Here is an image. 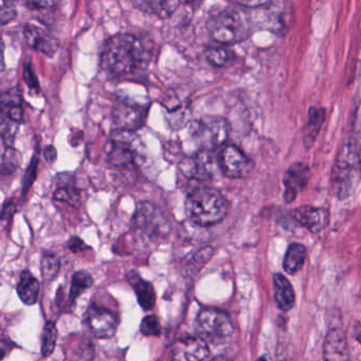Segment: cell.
<instances>
[{
  "instance_id": "6da1fadb",
  "label": "cell",
  "mask_w": 361,
  "mask_h": 361,
  "mask_svg": "<svg viewBox=\"0 0 361 361\" xmlns=\"http://www.w3.org/2000/svg\"><path fill=\"white\" fill-rule=\"evenodd\" d=\"M145 44L130 33L116 35L107 39L101 54V67L111 75H126L145 62Z\"/></svg>"
},
{
  "instance_id": "7a4b0ae2",
  "label": "cell",
  "mask_w": 361,
  "mask_h": 361,
  "mask_svg": "<svg viewBox=\"0 0 361 361\" xmlns=\"http://www.w3.org/2000/svg\"><path fill=\"white\" fill-rule=\"evenodd\" d=\"M185 208L192 223L200 227H211L227 216L229 202L219 190L198 187L188 194Z\"/></svg>"
},
{
  "instance_id": "3957f363",
  "label": "cell",
  "mask_w": 361,
  "mask_h": 361,
  "mask_svg": "<svg viewBox=\"0 0 361 361\" xmlns=\"http://www.w3.org/2000/svg\"><path fill=\"white\" fill-rule=\"evenodd\" d=\"M135 240L140 246L160 244L171 232V224L161 209L149 202H140L132 219Z\"/></svg>"
},
{
  "instance_id": "277c9868",
  "label": "cell",
  "mask_w": 361,
  "mask_h": 361,
  "mask_svg": "<svg viewBox=\"0 0 361 361\" xmlns=\"http://www.w3.org/2000/svg\"><path fill=\"white\" fill-rule=\"evenodd\" d=\"M211 39L221 45H233L246 37V23L240 12L233 8H225L212 14L207 22Z\"/></svg>"
},
{
  "instance_id": "5b68a950",
  "label": "cell",
  "mask_w": 361,
  "mask_h": 361,
  "mask_svg": "<svg viewBox=\"0 0 361 361\" xmlns=\"http://www.w3.org/2000/svg\"><path fill=\"white\" fill-rule=\"evenodd\" d=\"M134 133L117 130L105 143L107 161L115 168L126 169L136 166L142 157V143Z\"/></svg>"
},
{
  "instance_id": "8992f818",
  "label": "cell",
  "mask_w": 361,
  "mask_h": 361,
  "mask_svg": "<svg viewBox=\"0 0 361 361\" xmlns=\"http://www.w3.org/2000/svg\"><path fill=\"white\" fill-rule=\"evenodd\" d=\"M230 133L229 122L219 116H204L194 122L191 128L192 136L200 145V149L209 152L225 147Z\"/></svg>"
},
{
  "instance_id": "52a82bcc",
  "label": "cell",
  "mask_w": 361,
  "mask_h": 361,
  "mask_svg": "<svg viewBox=\"0 0 361 361\" xmlns=\"http://www.w3.org/2000/svg\"><path fill=\"white\" fill-rule=\"evenodd\" d=\"M196 331L204 341L221 344L231 337L234 327L227 312L215 308H202L196 318Z\"/></svg>"
},
{
  "instance_id": "ba28073f",
  "label": "cell",
  "mask_w": 361,
  "mask_h": 361,
  "mask_svg": "<svg viewBox=\"0 0 361 361\" xmlns=\"http://www.w3.org/2000/svg\"><path fill=\"white\" fill-rule=\"evenodd\" d=\"M178 169L185 178L206 180L212 178L216 171H221L219 157L213 152L200 149L195 155L188 156L179 161Z\"/></svg>"
},
{
  "instance_id": "9c48e42d",
  "label": "cell",
  "mask_w": 361,
  "mask_h": 361,
  "mask_svg": "<svg viewBox=\"0 0 361 361\" xmlns=\"http://www.w3.org/2000/svg\"><path fill=\"white\" fill-rule=\"evenodd\" d=\"M217 157L221 172L228 178H247L255 168L252 160L234 145H226L221 147Z\"/></svg>"
},
{
  "instance_id": "30bf717a",
  "label": "cell",
  "mask_w": 361,
  "mask_h": 361,
  "mask_svg": "<svg viewBox=\"0 0 361 361\" xmlns=\"http://www.w3.org/2000/svg\"><path fill=\"white\" fill-rule=\"evenodd\" d=\"M147 113L143 105L120 99L114 104L111 118L117 130L135 133L145 126Z\"/></svg>"
},
{
  "instance_id": "8fae6325",
  "label": "cell",
  "mask_w": 361,
  "mask_h": 361,
  "mask_svg": "<svg viewBox=\"0 0 361 361\" xmlns=\"http://www.w3.org/2000/svg\"><path fill=\"white\" fill-rule=\"evenodd\" d=\"M86 323L94 337L109 339L114 337L118 327V318L114 312L102 306L92 304L86 312Z\"/></svg>"
},
{
  "instance_id": "7c38bea8",
  "label": "cell",
  "mask_w": 361,
  "mask_h": 361,
  "mask_svg": "<svg viewBox=\"0 0 361 361\" xmlns=\"http://www.w3.org/2000/svg\"><path fill=\"white\" fill-rule=\"evenodd\" d=\"M291 217L301 227L312 233H319L329 226L331 221L329 211L321 207L302 206L290 211Z\"/></svg>"
},
{
  "instance_id": "4fadbf2b",
  "label": "cell",
  "mask_w": 361,
  "mask_h": 361,
  "mask_svg": "<svg viewBox=\"0 0 361 361\" xmlns=\"http://www.w3.org/2000/svg\"><path fill=\"white\" fill-rule=\"evenodd\" d=\"M310 178V166L303 162H295L285 172L284 200L287 204L295 202L300 192L303 191Z\"/></svg>"
},
{
  "instance_id": "5bb4252c",
  "label": "cell",
  "mask_w": 361,
  "mask_h": 361,
  "mask_svg": "<svg viewBox=\"0 0 361 361\" xmlns=\"http://www.w3.org/2000/svg\"><path fill=\"white\" fill-rule=\"evenodd\" d=\"M24 35L27 44L35 51L45 56H54L60 48V41L56 37L35 25L27 24L24 28Z\"/></svg>"
},
{
  "instance_id": "9a60e30c",
  "label": "cell",
  "mask_w": 361,
  "mask_h": 361,
  "mask_svg": "<svg viewBox=\"0 0 361 361\" xmlns=\"http://www.w3.org/2000/svg\"><path fill=\"white\" fill-rule=\"evenodd\" d=\"M323 358L324 361H352L345 334L339 327H331L327 331Z\"/></svg>"
},
{
  "instance_id": "2e32d148",
  "label": "cell",
  "mask_w": 361,
  "mask_h": 361,
  "mask_svg": "<svg viewBox=\"0 0 361 361\" xmlns=\"http://www.w3.org/2000/svg\"><path fill=\"white\" fill-rule=\"evenodd\" d=\"M174 354L178 361H204L208 358L210 350L200 336H187L177 342Z\"/></svg>"
},
{
  "instance_id": "e0dca14e",
  "label": "cell",
  "mask_w": 361,
  "mask_h": 361,
  "mask_svg": "<svg viewBox=\"0 0 361 361\" xmlns=\"http://www.w3.org/2000/svg\"><path fill=\"white\" fill-rule=\"evenodd\" d=\"M334 189L340 198L350 196L355 180V166L346 159L345 155H342L341 161H338L336 170L334 171Z\"/></svg>"
},
{
  "instance_id": "ac0fdd59",
  "label": "cell",
  "mask_w": 361,
  "mask_h": 361,
  "mask_svg": "<svg viewBox=\"0 0 361 361\" xmlns=\"http://www.w3.org/2000/svg\"><path fill=\"white\" fill-rule=\"evenodd\" d=\"M22 101V92L20 87H13L4 92L1 96L3 117L16 124L24 121Z\"/></svg>"
},
{
  "instance_id": "d6986e66",
  "label": "cell",
  "mask_w": 361,
  "mask_h": 361,
  "mask_svg": "<svg viewBox=\"0 0 361 361\" xmlns=\"http://www.w3.org/2000/svg\"><path fill=\"white\" fill-rule=\"evenodd\" d=\"M274 300L282 312H289L295 306V295L286 276L281 274L274 276Z\"/></svg>"
},
{
  "instance_id": "ffe728a7",
  "label": "cell",
  "mask_w": 361,
  "mask_h": 361,
  "mask_svg": "<svg viewBox=\"0 0 361 361\" xmlns=\"http://www.w3.org/2000/svg\"><path fill=\"white\" fill-rule=\"evenodd\" d=\"M128 281L136 291L139 304L145 310H153L156 304V293L153 285L143 280L138 274L133 272L128 276Z\"/></svg>"
},
{
  "instance_id": "44dd1931",
  "label": "cell",
  "mask_w": 361,
  "mask_h": 361,
  "mask_svg": "<svg viewBox=\"0 0 361 361\" xmlns=\"http://www.w3.org/2000/svg\"><path fill=\"white\" fill-rule=\"evenodd\" d=\"M325 121V109L321 107H312L308 111L307 122L304 126L303 141L306 149L314 145L321 128Z\"/></svg>"
},
{
  "instance_id": "7402d4cb",
  "label": "cell",
  "mask_w": 361,
  "mask_h": 361,
  "mask_svg": "<svg viewBox=\"0 0 361 361\" xmlns=\"http://www.w3.org/2000/svg\"><path fill=\"white\" fill-rule=\"evenodd\" d=\"M39 289H41V285L37 279L28 270L23 271L18 284L20 299L27 305H33L39 299Z\"/></svg>"
},
{
  "instance_id": "603a6c76",
  "label": "cell",
  "mask_w": 361,
  "mask_h": 361,
  "mask_svg": "<svg viewBox=\"0 0 361 361\" xmlns=\"http://www.w3.org/2000/svg\"><path fill=\"white\" fill-rule=\"evenodd\" d=\"M180 3L175 0H147L137 1L134 6L147 13L155 14L159 18H168L172 16Z\"/></svg>"
},
{
  "instance_id": "cb8c5ba5",
  "label": "cell",
  "mask_w": 361,
  "mask_h": 361,
  "mask_svg": "<svg viewBox=\"0 0 361 361\" xmlns=\"http://www.w3.org/2000/svg\"><path fill=\"white\" fill-rule=\"evenodd\" d=\"M306 255L307 251L303 245L299 243L289 245L283 261V267L286 274H295L299 272L305 263Z\"/></svg>"
},
{
  "instance_id": "d4e9b609",
  "label": "cell",
  "mask_w": 361,
  "mask_h": 361,
  "mask_svg": "<svg viewBox=\"0 0 361 361\" xmlns=\"http://www.w3.org/2000/svg\"><path fill=\"white\" fill-rule=\"evenodd\" d=\"M214 253V249L212 247L207 246L204 248L200 249L191 259L188 261L185 266V276H193L202 270V268L210 261Z\"/></svg>"
},
{
  "instance_id": "484cf974",
  "label": "cell",
  "mask_w": 361,
  "mask_h": 361,
  "mask_svg": "<svg viewBox=\"0 0 361 361\" xmlns=\"http://www.w3.org/2000/svg\"><path fill=\"white\" fill-rule=\"evenodd\" d=\"M204 58L212 66L221 68L233 61L234 54L224 46H213V47L207 48L204 51Z\"/></svg>"
},
{
  "instance_id": "4316f807",
  "label": "cell",
  "mask_w": 361,
  "mask_h": 361,
  "mask_svg": "<svg viewBox=\"0 0 361 361\" xmlns=\"http://www.w3.org/2000/svg\"><path fill=\"white\" fill-rule=\"evenodd\" d=\"M94 280L92 276L86 271H78L73 274L71 280V291H69V302L73 303L86 289L92 286Z\"/></svg>"
},
{
  "instance_id": "83f0119b",
  "label": "cell",
  "mask_w": 361,
  "mask_h": 361,
  "mask_svg": "<svg viewBox=\"0 0 361 361\" xmlns=\"http://www.w3.org/2000/svg\"><path fill=\"white\" fill-rule=\"evenodd\" d=\"M58 341V329L56 322L49 321L44 327L43 336H42V355L44 357L51 356L54 352Z\"/></svg>"
},
{
  "instance_id": "f1b7e54d",
  "label": "cell",
  "mask_w": 361,
  "mask_h": 361,
  "mask_svg": "<svg viewBox=\"0 0 361 361\" xmlns=\"http://www.w3.org/2000/svg\"><path fill=\"white\" fill-rule=\"evenodd\" d=\"M60 271V259L54 253H46L42 259V276L46 282H50Z\"/></svg>"
},
{
  "instance_id": "f546056e",
  "label": "cell",
  "mask_w": 361,
  "mask_h": 361,
  "mask_svg": "<svg viewBox=\"0 0 361 361\" xmlns=\"http://www.w3.org/2000/svg\"><path fill=\"white\" fill-rule=\"evenodd\" d=\"M54 198L59 202L75 204L79 202V191L71 183H61L54 192Z\"/></svg>"
},
{
  "instance_id": "4dcf8cb0",
  "label": "cell",
  "mask_w": 361,
  "mask_h": 361,
  "mask_svg": "<svg viewBox=\"0 0 361 361\" xmlns=\"http://www.w3.org/2000/svg\"><path fill=\"white\" fill-rule=\"evenodd\" d=\"M20 164V154L13 147H8L3 154L4 172L12 173L18 168Z\"/></svg>"
},
{
  "instance_id": "1f68e13d",
  "label": "cell",
  "mask_w": 361,
  "mask_h": 361,
  "mask_svg": "<svg viewBox=\"0 0 361 361\" xmlns=\"http://www.w3.org/2000/svg\"><path fill=\"white\" fill-rule=\"evenodd\" d=\"M140 331L142 335L147 336V337L159 336L161 333V326H160L157 317L153 316V314L145 317L141 322Z\"/></svg>"
},
{
  "instance_id": "d6a6232c",
  "label": "cell",
  "mask_w": 361,
  "mask_h": 361,
  "mask_svg": "<svg viewBox=\"0 0 361 361\" xmlns=\"http://www.w3.org/2000/svg\"><path fill=\"white\" fill-rule=\"evenodd\" d=\"M18 16L16 5L10 1H3L0 8V24L6 25L12 22Z\"/></svg>"
},
{
  "instance_id": "836d02e7",
  "label": "cell",
  "mask_w": 361,
  "mask_h": 361,
  "mask_svg": "<svg viewBox=\"0 0 361 361\" xmlns=\"http://www.w3.org/2000/svg\"><path fill=\"white\" fill-rule=\"evenodd\" d=\"M24 79L31 90H39V80H37V75H35V71H33L32 64H31L30 61H27L25 63Z\"/></svg>"
},
{
  "instance_id": "e575fe53",
  "label": "cell",
  "mask_w": 361,
  "mask_h": 361,
  "mask_svg": "<svg viewBox=\"0 0 361 361\" xmlns=\"http://www.w3.org/2000/svg\"><path fill=\"white\" fill-rule=\"evenodd\" d=\"M58 5L56 1H28L25 4L26 7H28L31 10L37 9H48V8L54 7V6Z\"/></svg>"
},
{
  "instance_id": "d590c367",
  "label": "cell",
  "mask_w": 361,
  "mask_h": 361,
  "mask_svg": "<svg viewBox=\"0 0 361 361\" xmlns=\"http://www.w3.org/2000/svg\"><path fill=\"white\" fill-rule=\"evenodd\" d=\"M235 5L240 6V7L245 8H257V7H263V6L269 5V1H266V0H257V1H235Z\"/></svg>"
},
{
  "instance_id": "8d00e7d4",
  "label": "cell",
  "mask_w": 361,
  "mask_h": 361,
  "mask_svg": "<svg viewBox=\"0 0 361 361\" xmlns=\"http://www.w3.org/2000/svg\"><path fill=\"white\" fill-rule=\"evenodd\" d=\"M68 246L73 252H77V251L83 250V249L85 248L86 245L84 244V242L81 238H78V236H73V238H71V240H69Z\"/></svg>"
},
{
  "instance_id": "74e56055",
  "label": "cell",
  "mask_w": 361,
  "mask_h": 361,
  "mask_svg": "<svg viewBox=\"0 0 361 361\" xmlns=\"http://www.w3.org/2000/svg\"><path fill=\"white\" fill-rule=\"evenodd\" d=\"M44 157L47 160L49 164H54L56 161V157H58V154H56V147L54 145H47L44 149Z\"/></svg>"
},
{
  "instance_id": "f35d334b",
  "label": "cell",
  "mask_w": 361,
  "mask_h": 361,
  "mask_svg": "<svg viewBox=\"0 0 361 361\" xmlns=\"http://www.w3.org/2000/svg\"><path fill=\"white\" fill-rule=\"evenodd\" d=\"M16 207L13 202H10L4 206L3 209V221H7V219H11L12 215L16 213Z\"/></svg>"
},
{
  "instance_id": "ab89813d",
  "label": "cell",
  "mask_w": 361,
  "mask_h": 361,
  "mask_svg": "<svg viewBox=\"0 0 361 361\" xmlns=\"http://www.w3.org/2000/svg\"><path fill=\"white\" fill-rule=\"evenodd\" d=\"M358 166H359V170H360V172H361V149L358 153Z\"/></svg>"
},
{
  "instance_id": "60d3db41",
  "label": "cell",
  "mask_w": 361,
  "mask_h": 361,
  "mask_svg": "<svg viewBox=\"0 0 361 361\" xmlns=\"http://www.w3.org/2000/svg\"><path fill=\"white\" fill-rule=\"evenodd\" d=\"M257 361H268L267 359H266V357H261V358L257 359Z\"/></svg>"
}]
</instances>
